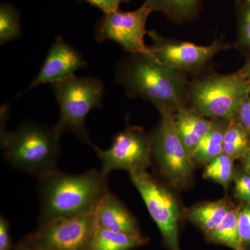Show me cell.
<instances>
[{
    "instance_id": "4dcf8cb0",
    "label": "cell",
    "mask_w": 250,
    "mask_h": 250,
    "mask_svg": "<svg viewBox=\"0 0 250 250\" xmlns=\"http://www.w3.org/2000/svg\"><path fill=\"white\" fill-rule=\"evenodd\" d=\"M243 164H244L245 172L250 175V151L243 158Z\"/></svg>"
},
{
    "instance_id": "44dd1931",
    "label": "cell",
    "mask_w": 250,
    "mask_h": 250,
    "mask_svg": "<svg viewBox=\"0 0 250 250\" xmlns=\"http://www.w3.org/2000/svg\"><path fill=\"white\" fill-rule=\"evenodd\" d=\"M203 176L228 190L236 177L234 159L225 153L212 159L206 164Z\"/></svg>"
},
{
    "instance_id": "9a60e30c",
    "label": "cell",
    "mask_w": 250,
    "mask_h": 250,
    "mask_svg": "<svg viewBox=\"0 0 250 250\" xmlns=\"http://www.w3.org/2000/svg\"><path fill=\"white\" fill-rule=\"evenodd\" d=\"M234 208L228 199L205 202L195 206L188 212V218L207 235L214 229Z\"/></svg>"
},
{
    "instance_id": "ba28073f",
    "label": "cell",
    "mask_w": 250,
    "mask_h": 250,
    "mask_svg": "<svg viewBox=\"0 0 250 250\" xmlns=\"http://www.w3.org/2000/svg\"><path fill=\"white\" fill-rule=\"evenodd\" d=\"M102 165V172L113 170L132 172L147 170L152 165V143L149 136L139 126H127L114 136L108 149L95 146Z\"/></svg>"
},
{
    "instance_id": "e0dca14e",
    "label": "cell",
    "mask_w": 250,
    "mask_h": 250,
    "mask_svg": "<svg viewBox=\"0 0 250 250\" xmlns=\"http://www.w3.org/2000/svg\"><path fill=\"white\" fill-rule=\"evenodd\" d=\"M229 121L213 120L209 131L192 154L191 159L195 166H205L212 159L223 154L224 134Z\"/></svg>"
},
{
    "instance_id": "f546056e",
    "label": "cell",
    "mask_w": 250,
    "mask_h": 250,
    "mask_svg": "<svg viewBox=\"0 0 250 250\" xmlns=\"http://www.w3.org/2000/svg\"><path fill=\"white\" fill-rule=\"evenodd\" d=\"M242 72L243 75L246 77L247 80L249 81L250 82V60L247 62L245 66L240 70Z\"/></svg>"
},
{
    "instance_id": "30bf717a",
    "label": "cell",
    "mask_w": 250,
    "mask_h": 250,
    "mask_svg": "<svg viewBox=\"0 0 250 250\" xmlns=\"http://www.w3.org/2000/svg\"><path fill=\"white\" fill-rule=\"evenodd\" d=\"M152 10L146 3L132 11L121 10L105 14L95 29V39L99 42L111 41L131 54L152 55L149 47L145 43L147 34L146 23Z\"/></svg>"
},
{
    "instance_id": "603a6c76",
    "label": "cell",
    "mask_w": 250,
    "mask_h": 250,
    "mask_svg": "<svg viewBox=\"0 0 250 250\" xmlns=\"http://www.w3.org/2000/svg\"><path fill=\"white\" fill-rule=\"evenodd\" d=\"M236 9L238 45L250 51V4L238 0Z\"/></svg>"
},
{
    "instance_id": "277c9868",
    "label": "cell",
    "mask_w": 250,
    "mask_h": 250,
    "mask_svg": "<svg viewBox=\"0 0 250 250\" xmlns=\"http://www.w3.org/2000/svg\"><path fill=\"white\" fill-rule=\"evenodd\" d=\"M52 85L59 107L56 129L60 134L70 131L77 139L95 148L85 123L90 111L103 106V82L92 77L73 76Z\"/></svg>"
},
{
    "instance_id": "d4e9b609",
    "label": "cell",
    "mask_w": 250,
    "mask_h": 250,
    "mask_svg": "<svg viewBox=\"0 0 250 250\" xmlns=\"http://www.w3.org/2000/svg\"><path fill=\"white\" fill-rule=\"evenodd\" d=\"M233 182L235 197L241 201L250 204V175L246 172L236 174Z\"/></svg>"
},
{
    "instance_id": "7402d4cb",
    "label": "cell",
    "mask_w": 250,
    "mask_h": 250,
    "mask_svg": "<svg viewBox=\"0 0 250 250\" xmlns=\"http://www.w3.org/2000/svg\"><path fill=\"white\" fill-rule=\"evenodd\" d=\"M21 34L20 16L11 5L1 4L0 7V43L4 45L18 39Z\"/></svg>"
},
{
    "instance_id": "7c38bea8",
    "label": "cell",
    "mask_w": 250,
    "mask_h": 250,
    "mask_svg": "<svg viewBox=\"0 0 250 250\" xmlns=\"http://www.w3.org/2000/svg\"><path fill=\"white\" fill-rule=\"evenodd\" d=\"M86 66L87 62L80 52L65 42L62 36H57L40 71L27 90L39 85H53L62 82L75 76L74 74L78 69Z\"/></svg>"
},
{
    "instance_id": "cb8c5ba5",
    "label": "cell",
    "mask_w": 250,
    "mask_h": 250,
    "mask_svg": "<svg viewBox=\"0 0 250 250\" xmlns=\"http://www.w3.org/2000/svg\"><path fill=\"white\" fill-rule=\"evenodd\" d=\"M238 227L243 246L250 244V204L238 208Z\"/></svg>"
},
{
    "instance_id": "ac0fdd59",
    "label": "cell",
    "mask_w": 250,
    "mask_h": 250,
    "mask_svg": "<svg viewBox=\"0 0 250 250\" xmlns=\"http://www.w3.org/2000/svg\"><path fill=\"white\" fill-rule=\"evenodd\" d=\"M147 241L144 236L116 232L98 227L89 250H131L146 244Z\"/></svg>"
},
{
    "instance_id": "8fae6325",
    "label": "cell",
    "mask_w": 250,
    "mask_h": 250,
    "mask_svg": "<svg viewBox=\"0 0 250 250\" xmlns=\"http://www.w3.org/2000/svg\"><path fill=\"white\" fill-rule=\"evenodd\" d=\"M147 34L152 41L149 48L153 57L161 63L183 74L199 70L219 52L231 47L218 39L210 45L200 46L167 39L154 30L147 31Z\"/></svg>"
},
{
    "instance_id": "5bb4252c",
    "label": "cell",
    "mask_w": 250,
    "mask_h": 250,
    "mask_svg": "<svg viewBox=\"0 0 250 250\" xmlns=\"http://www.w3.org/2000/svg\"><path fill=\"white\" fill-rule=\"evenodd\" d=\"M173 121L179 139L191 158L194 151L211 127L213 120L185 106L174 113Z\"/></svg>"
},
{
    "instance_id": "4316f807",
    "label": "cell",
    "mask_w": 250,
    "mask_h": 250,
    "mask_svg": "<svg viewBox=\"0 0 250 250\" xmlns=\"http://www.w3.org/2000/svg\"><path fill=\"white\" fill-rule=\"evenodd\" d=\"M234 118L250 136V94L243 100Z\"/></svg>"
},
{
    "instance_id": "9c48e42d",
    "label": "cell",
    "mask_w": 250,
    "mask_h": 250,
    "mask_svg": "<svg viewBox=\"0 0 250 250\" xmlns=\"http://www.w3.org/2000/svg\"><path fill=\"white\" fill-rule=\"evenodd\" d=\"M97 228L93 211L39 223L37 229L26 238L45 250H89Z\"/></svg>"
},
{
    "instance_id": "83f0119b",
    "label": "cell",
    "mask_w": 250,
    "mask_h": 250,
    "mask_svg": "<svg viewBox=\"0 0 250 250\" xmlns=\"http://www.w3.org/2000/svg\"><path fill=\"white\" fill-rule=\"evenodd\" d=\"M103 11L105 14H111L119 10L122 3L130 0H83Z\"/></svg>"
},
{
    "instance_id": "6da1fadb",
    "label": "cell",
    "mask_w": 250,
    "mask_h": 250,
    "mask_svg": "<svg viewBox=\"0 0 250 250\" xmlns=\"http://www.w3.org/2000/svg\"><path fill=\"white\" fill-rule=\"evenodd\" d=\"M116 79L127 95L150 102L161 116L174 115L187 106L190 85L184 74L149 54H131L122 61L117 66Z\"/></svg>"
},
{
    "instance_id": "7a4b0ae2",
    "label": "cell",
    "mask_w": 250,
    "mask_h": 250,
    "mask_svg": "<svg viewBox=\"0 0 250 250\" xmlns=\"http://www.w3.org/2000/svg\"><path fill=\"white\" fill-rule=\"evenodd\" d=\"M37 179L39 223L92 213L109 191L107 174L95 169L77 174L58 169Z\"/></svg>"
},
{
    "instance_id": "3957f363",
    "label": "cell",
    "mask_w": 250,
    "mask_h": 250,
    "mask_svg": "<svg viewBox=\"0 0 250 250\" xmlns=\"http://www.w3.org/2000/svg\"><path fill=\"white\" fill-rule=\"evenodd\" d=\"M62 134L55 126L24 123L16 131H1L4 159L16 170L36 178L58 170Z\"/></svg>"
},
{
    "instance_id": "1f68e13d",
    "label": "cell",
    "mask_w": 250,
    "mask_h": 250,
    "mask_svg": "<svg viewBox=\"0 0 250 250\" xmlns=\"http://www.w3.org/2000/svg\"><path fill=\"white\" fill-rule=\"evenodd\" d=\"M246 1H247V2L250 3V0H246Z\"/></svg>"
},
{
    "instance_id": "f1b7e54d",
    "label": "cell",
    "mask_w": 250,
    "mask_h": 250,
    "mask_svg": "<svg viewBox=\"0 0 250 250\" xmlns=\"http://www.w3.org/2000/svg\"><path fill=\"white\" fill-rule=\"evenodd\" d=\"M14 250H45L39 247L34 246L27 238L21 240L17 245L15 246Z\"/></svg>"
},
{
    "instance_id": "484cf974",
    "label": "cell",
    "mask_w": 250,
    "mask_h": 250,
    "mask_svg": "<svg viewBox=\"0 0 250 250\" xmlns=\"http://www.w3.org/2000/svg\"><path fill=\"white\" fill-rule=\"evenodd\" d=\"M15 246L11 237L9 221L1 215L0 218V250H14Z\"/></svg>"
},
{
    "instance_id": "5b68a950",
    "label": "cell",
    "mask_w": 250,
    "mask_h": 250,
    "mask_svg": "<svg viewBox=\"0 0 250 250\" xmlns=\"http://www.w3.org/2000/svg\"><path fill=\"white\" fill-rule=\"evenodd\" d=\"M250 94V82L241 71L214 74L190 84L188 102L207 118L231 121Z\"/></svg>"
},
{
    "instance_id": "52a82bcc",
    "label": "cell",
    "mask_w": 250,
    "mask_h": 250,
    "mask_svg": "<svg viewBox=\"0 0 250 250\" xmlns=\"http://www.w3.org/2000/svg\"><path fill=\"white\" fill-rule=\"evenodd\" d=\"M129 175L151 218L157 225L166 246L170 250H181L179 243L180 213L173 194L147 170L132 172Z\"/></svg>"
},
{
    "instance_id": "8992f818",
    "label": "cell",
    "mask_w": 250,
    "mask_h": 250,
    "mask_svg": "<svg viewBox=\"0 0 250 250\" xmlns=\"http://www.w3.org/2000/svg\"><path fill=\"white\" fill-rule=\"evenodd\" d=\"M161 116L160 123L150 136L152 159L172 187L182 190L191 184L195 166L179 139L174 115Z\"/></svg>"
},
{
    "instance_id": "4fadbf2b",
    "label": "cell",
    "mask_w": 250,
    "mask_h": 250,
    "mask_svg": "<svg viewBox=\"0 0 250 250\" xmlns=\"http://www.w3.org/2000/svg\"><path fill=\"white\" fill-rule=\"evenodd\" d=\"M94 213L99 228L116 232L143 236L132 213L109 191L102 197Z\"/></svg>"
},
{
    "instance_id": "ffe728a7",
    "label": "cell",
    "mask_w": 250,
    "mask_h": 250,
    "mask_svg": "<svg viewBox=\"0 0 250 250\" xmlns=\"http://www.w3.org/2000/svg\"><path fill=\"white\" fill-rule=\"evenodd\" d=\"M250 151V136L234 118L228 122L224 134L223 153L236 160Z\"/></svg>"
},
{
    "instance_id": "d6986e66",
    "label": "cell",
    "mask_w": 250,
    "mask_h": 250,
    "mask_svg": "<svg viewBox=\"0 0 250 250\" xmlns=\"http://www.w3.org/2000/svg\"><path fill=\"white\" fill-rule=\"evenodd\" d=\"M238 208H233L220 225L206 235L207 240L233 250H244L238 227Z\"/></svg>"
},
{
    "instance_id": "2e32d148",
    "label": "cell",
    "mask_w": 250,
    "mask_h": 250,
    "mask_svg": "<svg viewBox=\"0 0 250 250\" xmlns=\"http://www.w3.org/2000/svg\"><path fill=\"white\" fill-rule=\"evenodd\" d=\"M145 3L152 12H160L178 24L196 18L201 6V0H146Z\"/></svg>"
}]
</instances>
